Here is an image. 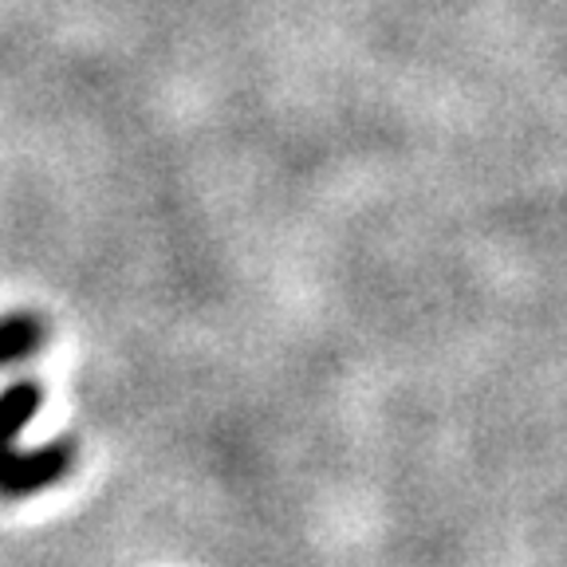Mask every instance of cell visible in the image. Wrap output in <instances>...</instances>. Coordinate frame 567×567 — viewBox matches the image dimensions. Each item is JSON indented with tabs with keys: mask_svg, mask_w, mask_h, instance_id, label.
<instances>
[{
	"mask_svg": "<svg viewBox=\"0 0 567 567\" xmlns=\"http://www.w3.org/2000/svg\"><path fill=\"white\" fill-rule=\"evenodd\" d=\"M44 390L35 382H12L0 390V496H32L55 485L75 465V442L55 437L44 450L24 453L17 445L20 430L35 417Z\"/></svg>",
	"mask_w": 567,
	"mask_h": 567,
	"instance_id": "6da1fadb",
	"label": "cell"
},
{
	"mask_svg": "<svg viewBox=\"0 0 567 567\" xmlns=\"http://www.w3.org/2000/svg\"><path fill=\"white\" fill-rule=\"evenodd\" d=\"M40 343H44V323L32 311H12V316L0 319V367L35 354Z\"/></svg>",
	"mask_w": 567,
	"mask_h": 567,
	"instance_id": "7a4b0ae2",
	"label": "cell"
}]
</instances>
